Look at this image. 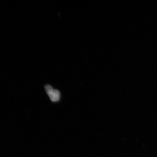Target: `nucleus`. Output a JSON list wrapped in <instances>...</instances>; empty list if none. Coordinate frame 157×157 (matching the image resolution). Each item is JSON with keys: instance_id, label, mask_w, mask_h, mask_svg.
Masks as SVG:
<instances>
[{"instance_id": "obj_1", "label": "nucleus", "mask_w": 157, "mask_h": 157, "mask_svg": "<svg viewBox=\"0 0 157 157\" xmlns=\"http://www.w3.org/2000/svg\"><path fill=\"white\" fill-rule=\"evenodd\" d=\"M45 88L51 101L53 102L59 101L60 99V94L58 90L54 89L52 86L49 85L45 86Z\"/></svg>"}]
</instances>
